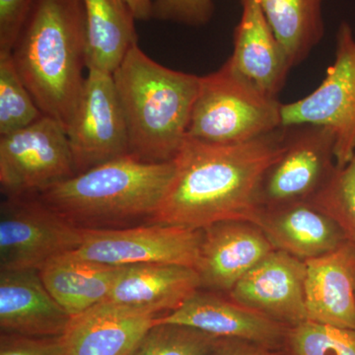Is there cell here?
Masks as SVG:
<instances>
[{
	"instance_id": "cell-1",
	"label": "cell",
	"mask_w": 355,
	"mask_h": 355,
	"mask_svg": "<svg viewBox=\"0 0 355 355\" xmlns=\"http://www.w3.org/2000/svg\"><path fill=\"white\" fill-rule=\"evenodd\" d=\"M284 135L280 128L238 144L187 137L173 160L171 184L149 223L195 230L226 220L258 225L261 182L282 153Z\"/></svg>"
},
{
	"instance_id": "cell-2",
	"label": "cell",
	"mask_w": 355,
	"mask_h": 355,
	"mask_svg": "<svg viewBox=\"0 0 355 355\" xmlns=\"http://www.w3.org/2000/svg\"><path fill=\"white\" fill-rule=\"evenodd\" d=\"M86 48L83 0H36L11 51L37 106L67 132L85 83Z\"/></svg>"
},
{
	"instance_id": "cell-3",
	"label": "cell",
	"mask_w": 355,
	"mask_h": 355,
	"mask_svg": "<svg viewBox=\"0 0 355 355\" xmlns=\"http://www.w3.org/2000/svg\"><path fill=\"white\" fill-rule=\"evenodd\" d=\"M113 79L130 155L149 163L174 160L187 139L200 77L168 69L135 44Z\"/></svg>"
},
{
	"instance_id": "cell-4",
	"label": "cell",
	"mask_w": 355,
	"mask_h": 355,
	"mask_svg": "<svg viewBox=\"0 0 355 355\" xmlns=\"http://www.w3.org/2000/svg\"><path fill=\"white\" fill-rule=\"evenodd\" d=\"M174 161L123 156L62 180L36 195L80 229H113L155 216L174 176Z\"/></svg>"
},
{
	"instance_id": "cell-5",
	"label": "cell",
	"mask_w": 355,
	"mask_h": 355,
	"mask_svg": "<svg viewBox=\"0 0 355 355\" xmlns=\"http://www.w3.org/2000/svg\"><path fill=\"white\" fill-rule=\"evenodd\" d=\"M282 105L226 60L217 71L200 77L187 137L214 144L259 139L282 128Z\"/></svg>"
},
{
	"instance_id": "cell-6",
	"label": "cell",
	"mask_w": 355,
	"mask_h": 355,
	"mask_svg": "<svg viewBox=\"0 0 355 355\" xmlns=\"http://www.w3.org/2000/svg\"><path fill=\"white\" fill-rule=\"evenodd\" d=\"M312 125L330 130L338 167L355 153V35L347 22L336 36V58L324 79L309 95L282 105V128Z\"/></svg>"
},
{
	"instance_id": "cell-7",
	"label": "cell",
	"mask_w": 355,
	"mask_h": 355,
	"mask_svg": "<svg viewBox=\"0 0 355 355\" xmlns=\"http://www.w3.org/2000/svg\"><path fill=\"white\" fill-rule=\"evenodd\" d=\"M74 175L67 130L55 119L43 116L0 137V184L6 198L39 195Z\"/></svg>"
},
{
	"instance_id": "cell-8",
	"label": "cell",
	"mask_w": 355,
	"mask_h": 355,
	"mask_svg": "<svg viewBox=\"0 0 355 355\" xmlns=\"http://www.w3.org/2000/svg\"><path fill=\"white\" fill-rule=\"evenodd\" d=\"M81 229L36 195L6 198L0 210V270H41L60 254L76 251Z\"/></svg>"
},
{
	"instance_id": "cell-9",
	"label": "cell",
	"mask_w": 355,
	"mask_h": 355,
	"mask_svg": "<svg viewBox=\"0 0 355 355\" xmlns=\"http://www.w3.org/2000/svg\"><path fill=\"white\" fill-rule=\"evenodd\" d=\"M74 254L113 266L172 263L196 268L202 230L151 224L130 228L81 229Z\"/></svg>"
},
{
	"instance_id": "cell-10",
	"label": "cell",
	"mask_w": 355,
	"mask_h": 355,
	"mask_svg": "<svg viewBox=\"0 0 355 355\" xmlns=\"http://www.w3.org/2000/svg\"><path fill=\"white\" fill-rule=\"evenodd\" d=\"M67 133L76 175L130 154L127 121L113 74L87 69L83 94Z\"/></svg>"
},
{
	"instance_id": "cell-11",
	"label": "cell",
	"mask_w": 355,
	"mask_h": 355,
	"mask_svg": "<svg viewBox=\"0 0 355 355\" xmlns=\"http://www.w3.org/2000/svg\"><path fill=\"white\" fill-rule=\"evenodd\" d=\"M284 128L282 153L261 182V207L310 200L338 167L330 130L312 125Z\"/></svg>"
},
{
	"instance_id": "cell-12",
	"label": "cell",
	"mask_w": 355,
	"mask_h": 355,
	"mask_svg": "<svg viewBox=\"0 0 355 355\" xmlns=\"http://www.w3.org/2000/svg\"><path fill=\"white\" fill-rule=\"evenodd\" d=\"M306 261L273 250L227 295L273 321L293 327L308 321Z\"/></svg>"
},
{
	"instance_id": "cell-13",
	"label": "cell",
	"mask_w": 355,
	"mask_h": 355,
	"mask_svg": "<svg viewBox=\"0 0 355 355\" xmlns=\"http://www.w3.org/2000/svg\"><path fill=\"white\" fill-rule=\"evenodd\" d=\"M158 323L182 324L219 338H235L277 350L284 347L289 327L214 291L193 292Z\"/></svg>"
},
{
	"instance_id": "cell-14",
	"label": "cell",
	"mask_w": 355,
	"mask_h": 355,
	"mask_svg": "<svg viewBox=\"0 0 355 355\" xmlns=\"http://www.w3.org/2000/svg\"><path fill=\"white\" fill-rule=\"evenodd\" d=\"M273 250L263 230L252 222L220 221L202 229L195 268L200 288L228 294Z\"/></svg>"
},
{
	"instance_id": "cell-15",
	"label": "cell",
	"mask_w": 355,
	"mask_h": 355,
	"mask_svg": "<svg viewBox=\"0 0 355 355\" xmlns=\"http://www.w3.org/2000/svg\"><path fill=\"white\" fill-rule=\"evenodd\" d=\"M153 311L104 301L71 317L62 335L67 355H132L157 323Z\"/></svg>"
},
{
	"instance_id": "cell-16",
	"label": "cell",
	"mask_w": 355,
	"mask_h": 355,
	"mask_svg": "<svg viewBox=\"0 0 355 355\" xmlns=\"http://www.w3.org/2000/svg\"><path fill=\"white\" fill-rule=\"evenodd\" d=\"M70 319L44 286L39 270H0L2 334L55 338L64 335Z\"/></svg>"
},
{
	"instance_id": "cell-17",
	"label": "cell",
	"mask_w": 355,
	"mask_h": 355,
	"mask_svg": "<svg viewBox=\"0 0 355 355\" xmlns=\"http://www.w3.org/2000/svg\"><path fill=\"white\" fill-rule=\"evenodd\" d=\"M229 64L263 94L277 98L292 69L257 0H241Z\"/></svg>"
},
{
	"instance_id": "cell-18",
	"label": "cell",
	"mask_w": 355,
	"mask_h": 355,
	"mask_svg": "<svg viewBox=\"0 0 355 355\" xmlns=\"http://www.w3.org/2000/svg\"><path fill=\"white\" fill-rule=\"evenodd\" d=\"M258 226L275 250L304 261L347 242L338 224L310 200L261 207Z\"/></svg>"
},
{
	"instance_id": "cell-19",
	"label": "cell",
	"mask_w": 355,
	"mask_h": 355,
	"mask_svg": "<svg viewBox=\"0 0 355 355\" xmlns=\"http://www.w3.org/2000/svg\"><path fill=\"white\" fill-rule=\"evenodd\" d=\"M308 321L355 330V249L345 242L306 261Z\"/></svg>"
},
{
	"instance_id": "cell-20",
	"label": "cell",
	"mask_w": 355,
	"mask_h": 355,
	"mask_svg": "<svg viewBox=\"0 0 355 355\" xmlns=\"http://www.w3.org/2000/svg\"><path fill=\"white\" fill-rule=\"evenodd\" d=\"M200 288L198 273L191 266L139 263L121 266L106 301L166 315Z\"/></svg>"
},
{
	"instance_id": "cell-21",
	"label": "cell",
	"mask_w": 355,
	"mask_h": 355,
	"mask_svg": "<svg viewBox=\"0 0 355 355\" xmlns=\"http://www.w3.org/2000/svg\"><path fill=\"white\" fill-rule=\"evenodd\" d=\"M121 268L69 252L46 263L40 275L53 299L73 317L107 300Z\"/></svg>"
},
{
	"instance_id": "cell-22",
	"label": "cell",
	"mask_w": 355,
	"mask_h": 355,
	"mask_svg": "<svg viewBox=\"0 0 355 355\" xmlns=\"http://www.w3.org/2000/svg\"><path fill=\"white\" fill-rule=\"evenodd\" d=\"M86 15V67L113 74L139 44L135 17L123 0H83Z\"/></svg>"
},
{
	"instance_id": "cell-23",
	"label": "cell",
	"mask_w": 355,
	"mask_h": 355,
	"mask_svg": "<svg viewBox=\"0 0 355 355\" xmlns=\"http://www.w3.org/2000/svg\"><path fill=\"white\" fill-rule=\"evenodd\" d=\"M324 0H257L291 67L302 62L323 39Z\"/></svg>"
},
{
	"instance_id": "cell-24",
	"label": "cell",
	"mask_w": 355,
	"mask_h": 355,
	"mask_svg": "<svg viewBox=\"0 0 355 355\" xmlns=\"http://www.w3.org/2000/svg\"><path fill=\"white\" fill-rule=\"evenodd\" d=\"M43 116L21 79L11 53H0V137L28 127Z\"/></svg>"
},
{
	"instance_id": "cell-25",
	"label": "cell",
	"mask_w": 355,
	"mask_h": 355,
	"mask_svg": "<svg viewBox=\"0 0 355 355\" xmlns=\"http://www.w3.org/2000/svg\"><path fill=\"white\" fill-rule=\"evenodd\" d=\"M310 202L338 224L345 241L355 249V153Z\"/></svg>"
},
{
	"instance_id": "cell-26",
	"label": "cell",
	"mask_w": 355,
	"mask_h": 355,
	"mask_svg": "<svg viewBox=\"0 0 355 355\" xmlns=\"http://www.w3.org/2000/svg\"><path fill=\"white\" fill-rule=\"evenodd\" d=\"M284 347L291 355H355V330L306 321L289 327Z\"/></svg>"
},
{
	"instance_id": "cell-27",
	"label": "cell",
	"mask_w": 355,
	"mask_h": 355,
	"mask_svg": "<svg viewBox=\"0 0 355 355\" xmlns=\"http://www.w3.org/2000/svg\"><path fill=\"white\" fill-rule=\"evenodd\" d=\"M218 338L190 327L157 322L132 355H209Z\"/></svg>"
},
{
	"instance_id": "cell-28",
	"label": "cell",
	"mask_w": 355,
	"mask_h": 355,
	"mask_svg": "<svg viewBox=\"0 0 355 355\" xmlns=\"http://www.w3.org/2000/svg\"><path fill=\"white\" fill-rule=\"evenodd\" d=\"M214 0H153V19L200 27L210 22Z\"/></svg>"
},
{
	"instance_id": "cell-29",
	"label": "cell",
	"mask_w": 355,
	"mask_h": 355,
	"mask_svg": "<svg viewBox=\"0 0 355 355\" xmlns=\"http://www.w3.org/2000/svg\"><path fill=\"white\" fill-rule=\"evenodd\" d=\"M36 0H0V53L13 50Z\"/></svg>"
},
{
	"instance_id": "cell-30",
	"label": "cell",
	"mask_w": 355,
	"mask_h": 355,
	"mask_svg": "<svg viewBox=\"0 0 355 355\" xmlns=\"http://www.w3.org/2000/svg\"><path fill=\"white\" fill-rule=\"evenodd\" d=\"M0 355H67L62 336L55 338H29L2 334Z\"/></svg>"
},
{
	"instance_id": "cell-31",
	"label": "cell",
	"mask_w": 355,
	"mask_h": 355,
	"mask_svg": "<svg viewBox=\"0 0 355 355\" xmlns=\"http://www.w3.org/2000/svg\"><path fill=\"white\" fill-rule=\"evenodd\" d=\"M209 355H277V350L235 338H218Z\"/></svg>"
},
{
	"instance_id": "cell-32",
	"label": "cell",
	"mask_w": 355,
	"mask_h": 355,
	"mask_svg": "<svg viewBox=\"0 0 355 355\" xmlns=\"http://www.w3.org/2000/svg\"><path fill=\"white\" fill-rule=\"evenodd\" d=\"M135 15V19L148 21L153 19V0H123Z\"/></svg>"
}]
</instances>
